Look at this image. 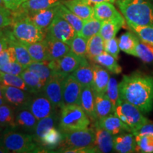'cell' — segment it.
Here are the masks:
<instances>
[{
	"instance_id": "d6986e66",
	"label": "cell",
	"mask_w": 153,
	"mask_h": 153,
	"mask_svg": "<svg viewBox=\"0 0 153 153\" xmlns=\"http://www.w3.org/2000/svg\"><path fill=\"white\" fill-rule=\"evenodd\" d=\"M5 33L7 36L9 45L14 47L15 51H16V61L26 69L28 66V65L33 62V60H32L28 50L21 43V41H19L14 37L11 30L6 31Z\"/></svg>"
},
{
	"instance_id": "11a10c76",
	"label": "cell",
	"mask_w": 153,
	"mask_h": 153,
	"mask_svg": "<svg viewBox=\"0 0 153 153\" xmlns=\"http://www.w3.org/2000/svg\"><path fill=\"white\" fill-rule=\"evenodd\" d=\"M6 101L4 98V96L2 94H0V106L4 104H5Z\"/></svg>"
},
{
	"instance_id": "e0dca14e",
	"label": "cell",
	"mask_w": 153,
	"mask_h": 153,
	"mask_svg": "<svg viewBox=\"0 0 153 153\" xmlns=\"http://www.w3.org/2000/svg\"><path fill=\"white\" fill-rule=\"evenodd\" d=\"M100 127L116 135L124 133H132L130 128L115 114H110L96 121Z\"/></svg>"
},
{
	"instance_id": "603a6c76",
	"label": "cell",
	"mask_w": 153,
	"mask_h": 153,
	"mask_svg": "<svg viewBox=\"0 0 153 153\" xmlns=\"http://www.w3.org/2000/svg\"><path fill=\"white\" fill-rule=\"evenodd\" d=\"M93 7L94 18L103 22L123 17L116 9V7L113 5V3H99L94 5Z\"/></svg>"
},
{
	"instance_id": "816d5d0a",
	"label": "cell",
	"mask_w": 153,
	"mask_h": 153,
	"mask_svg": "<svg viewBox=\"0 0 153 153\" xmlns=\"http://www.w3.org/2000/svg\"><path fill=\"white\" fill-rule=\"evenodd\" d=\"M134 135H153V123L148 122L143 126H141L137 131L134 132Z\"/></svg>"
},
{
	"instance_id": "ac0fdd59",
	"label": "cell",
	"mask_w": 153,
	"mask_h": 153,
	"mask_svg": "<svg viewBox=\"0 0 153 153\" xmlns=\"http://www.w3.org/2000/svg\"><path fill=\"white\" fill-rule=\"evenodd\" d=\"M46 46L49 60H56L70 51L68 44L47 36L43 40Z\"/></svg>"
},
{
	"instance_id": "44dd1931",
	"label": "cell",
	"mask_w": 153,
	"mask_h": 153,
	"mask_svg": "<svg viewBox=\"0 0 153 153\" xmlns=\"http://www.w3.org/2000/svg\"><path fill=\"white\" fill-rule=\"evenodd\" d=\"M82 20L94 18V7L86 0H67L62 3Z\"/></svg>"
},
{
	"instance_id": "83f0119b",
	"label": "cell",
	"mask_w": 153,
	"mask_h": 153,
	"mask_svg": "<svg viewBox=\"0 0 153 153\" xmlns=\"http://www.w3.org/2000/svg\"><path fill=\"white\" fill-rule=\"evenodd\" d=\"M114 113V107L111 101L105 94L95 93V114L97 120Z\"/></svg>"
},
{
	"instance_id": "b9f144b4",
	"label": "cell",
	"mask_w": 153,
	"mask_h": 153,
	"mask_svg": "<svg viewBox=\"0 0 153 153\" xmlns=\"http://www.w3.org/2000/svg\"><path fill=\"white\" fill-rule=\"evenodd\" d=\"M136 141V152L143 153H153V135H134Z\"/></svg>"
},
{
	"instance_id": "7bdbcfd3",
	"label": "cell",
	"mask_w": 153,
	"mask_h": 153,
	"mask_svg": "<svg viewBox=\"0 0 153 153\" xmlns=\"http://www.w3.org/2000/svg\"><path fill=\"white\" fill-rule=\"evenodd\" d=\"M70 51L81 57L87 58V40L82 36L76 34L70 44Z\"/></svg>"
},
{
	"instance_id": "9a60e30c",
	"label": "cell",
	"mask_w": 153,
	"mask_h": 153,
	"mask_svg": "<svg viewBox=\"0 0 153 153\" xmlns=\"http://www.w3.org/2000/svg\"><path fill=\"white\" fill-rule=\"evenodd\" d=\"M16 129L19 128L26 133L33 134L38 119L27 106L18 108L15 117Z\"/></svg>"
},
{
	"instance_id": "6f0895ef",
	"label": "cell",
	"mask_w": 153,
	"mask_h": 153,
	"mask_svg": "<svg viewBox=\"0 0 153 153\" xmlns=\"http://www.w3.org/2000/svg\"><path fill=\"white\" fill-rule=\"evenodd\" d=\"M1 127H0V131H1Z\"/></svg>"
},
{
	"instance_id": "9c48e42d",
	"label": "cell",
	"mask_w": 153,
	"mask_h": 153,
	"mask_svg": "<svg viewBox=\"0 0 153 153\" xmlns=\"http://www.w3.org/2000/svg\"><path fill=\"white\" fill-rule=\"evenodd\" d=\"M66 76L54 72L52 77L45 83L43 92L55 108L61 109L65 106L62 95V82Z\"/></svg>"
},
{
	"instance_id": "7dc6e473",
	"label": "cell",
	"mask_w": 153,
	"mask_h": 153,
	"mask_svg": "<svg viewBox=\"0 0 153 153\" xmlns=\"http://www.w3.org/2000/svg\"><path fill=\"white\" fill-rule=\"evenodd\" d=\"M14 22L13 12L8 9H0V30L11 26Z\"/></svg>"
},
{
	"instance_id": "7402d4cb",
	"label": "cell",
	"mask_w": 153,
	"mask_h": 153,
	"mask_svg": "<svg viewBox=\"0 0 153 153\" xmlns=\"http://www.w3.org/2000/svg\"><path fill=\"white\" fill-rule=\"evenodd\" d=\"M136 141L133 133H124L114 135V150L119 153L136 152Z\"/></svg>"
},
{
	"instance_id": "30bf717a",
	"label": "cell",
	"mask_w": 153,
	"mask_h": 153,
	"mask_svg": "<svg viewBox=\"0 0 153 153\" xmlns=\"http://www.w3.org/2000/svg\"><path fill=\"white\" fill-rule=\"evenodd\" d=\"M27 107L38 120L50 116L57 109L43 92L34 94L27 104Z\"/></svg>"
},
{
	"instance_id": "836d02e7",
	"label": "cell",
	"mask_w": 153,
	"mask_h": 153,
	"mask_svg": "<svg viewBox=\"0 0 153 153\" xmlns=\"http://www.w3.org/2000/svg\"><path fill=\"white\" fill-rule=\"evenodd\" d=\"M118 41L120 51L128 55L135 56V49H136L137 42L139 41L138 36L137 37L132 32L128 31L122 34Z\"/></svg>"
},
{
	"instance_id": "c3c4849f",
	"label": "cell",
	"mask_w": 153,
	"mask_h": 153,
	"mask_svg": "<svg viewBox=\"0 0 153 153\" xmlns=\"http://www.w3.org/2000/svg\"><path fill=\"white\" fill-rule=\"evenodd\" d=\"M104 51L114 56L116 60L118 59L120 48L118 45V41L116 38H111L108 41H104Z\"/></svg>"
},
{
	"instance_id": "4316f807",
	"label": "cell",
	"mask_w": 153,
	"mask_h": 153,
	"mask_svg": "<svg viewBox=\"0 0 153 153\" xmlns=\"http://www.w3.org/2000/svg\"><path fill=\"white\" fill-rule=\"evenodd\" d=\"M76 81L82 87L92 86L93 82V68L90 65L87 58L82 61L80 65L72 73Z\"/></svg>"
},
{
	"instance_id": "f546056e",
	"label": "cell",
	"mask_w": 153,
	"mask_h": 153,
	"mask_svg": "<svg viewBox=\"0 0 153 153\" xmlns=\"http://www.w3.org/2000/svg\"><path fill=\"white\" fill-rule=\"evenodd\" d=\"M124 24H125L124 17L104 22L101 26L100 31H99V34L104 40V41H108V40L116 37V34L119 31L120 28L124 26Z\"/></svg>"
},
{
	"instance_id": "f1b7e54d",
	"label": "cell",
	"mask_w": 153,
	"mask_h": 153,
	"mask_svg": "<svg viewBox=\"0 0 153 153\" xmlns=\"http://www.w3.org/2000/svg\"><path fill=\"white\" fill-rule=\"evenodd\" d=\"M26 49L31 57L32 60L35 62H43L50 61L45 44L43 41L28 43V42H21Z\"/></svg>"
},
{
	"instance_id": "484cf974",
	"label": "cell",
	"mask_w": 153,
	"mask_h": 153,
	"mask_svg": "<svg viewBox=\"0 0 153 153\" xmlns=\"http://www.w3.org/2000/svg\"><path fill=\"white\" fill-rule=\"evenodd\" d=\"M67 0H26L19 10L14 12L29 14L62 4Z\"/></svg>"
},
{
	"instance_id": "8d00e7d4",
	"label": "cell",
	"mask_w": 153,
	"mask_h": 153,
	"mask_svg": "<svg viewBox=\"0 0 153 153\" xmlns=\"http://www.w3.org/2000/svg\"><path fill=\"white\" fill-rule=\"evenodd\" d=\"M104 51V40L100 34L92 36L87 40V58L92 60Z\"/></svg>"
},
{
	"instance_id": "f5cc1de1",
	"label": "cell",
	"mask_w": 153,
	"mask_h": 153,
	"mask_svg": "<svg viewBox=\"0 0 153 153\" xmlns=\"http://www.w3.org/2000/svg\"><path fill=\"white\" fill-rule=\"evenodd\" d=\"M2 30H0V53L9 46L7 36L5 32H3Z\"/></svg>"
},
{
	"instance_id": "e575fe53",
	"label": "cell",
	"mask_w": 153,
	"mask_h": 153,
	"mask_svg": "<svg viewBox=\"0 0 153 153\" xmlns=\"http://www.w3.org/2000/svg\"><path fill=\"white\" fill-rule=\"evenodd\" d=\"M93 61L104 67L111 73L116 74L121 73L122 68L118 63L117 60L106 51H104L101 54L96 57Z\"/></svg>"
},
{
	"instance_id": "cb8c5ba5",
	"label": "cell",
	"mask_w": 153,
	"mask_h": 153,
	"mask_svg": "<svg viewBox=\"0 0 153 153\" xmlns=\"http://www.w3.org/2000/svg\"><path fill=\"white\" fill-rule=\"evenodd\" d=\"M79 105L91 120L97 121L95 114V93L91 86L82 87Z\"/></svg>"
},
{
	"instance_id": "db71d44e",
	"label": "cell",
	"mask_w": 153,
	"mask_h": 153,
	"mask_svg": "<svg viewBox=\"0 0 153 153\" xmlns=\"http://www.w3.org/2000/svg\"><path fill=\"white\" fill-rule=\"evenodd\" d=\"M89 4H97L99 3H102V2H110V3H114L115 2L116 0H86Z\"/></svg>"
},
{
	"instance_id": "d4e9b609",
	"label": "cell",
	"mask_w": 153,
	"mask_h": 153,
	"mask_svg": "<svg viewBox=\"0 0 153 153\" xmlns=\"http://www.w3.org/2000/svg\"><path fill=\"white\" fill-rule=\"evenodd\" d=\"M57 122H59V116L57 114V111L47 117L38 120L33 135L38 145H40L43 137L48 133L50 130L55 127Z\"/></svg>"
},
{
	"instance_id": "ffe728a7",
	"label": "cell",
	"mask_w": 153,
	"mask_h": 153,
	"mask_svg": "<svg viewBox=\"0 0 153 153\" xmlns=\"http://www.w3.org/2000/svg\"><path fill=\"white\" fill-rule=\"evenodd\" d=\"M93 82L92 89L96 94H104L106 93L107 85L109 81L110 76L108 71L100 65H92Z\"/></svg>"
},
{
	"instance_id": "74e56055",
	"label": "cell",
	"mask_w": 153,
	"mask_h": 153,
	"mask_svg": "<svg viewBox=\"0 0 153 153\" xmlns=\"http://www.w3.org/2000/svg\"><path fill=\"white\" fill-rule=\"evenodd\" d=\"M49 62L50 61H43V62L33 61L28 65L26 69L35 72L45 83H46L54 74V71L50 66Z\"/></svg>"
},
{
	"instance_id": "4fadbf2b",
	"label": "cell",
	"mask_w": 153,
	"mask_h": 153,
	"mask_svg": "<svg viewBox=\"0 0 153 153\" xmlns=\"http://www.w3.org/2000/svg\"><path fill=\"white\" fill-rule=\"evenodd\" d=\"M82 89V86L72 74L67 76L62 82V95L65 105H79Z\"/></svg>"
},
{
	"instance_id": "bcb514c9",
	"label": "cell",
	"mask_w": 153,
	"mask_h": 153,
	"mask_svg": "<svg viewBox=\"0 0 153 153\" xmlns=\"http://www.w3.org/2000/svg\"><path fill=\"white\" fill-rule=\"evenodd\" d=\"M16 54L14 47L9 45L7 48L0 53V67L9 62H16Z\"/></svg>"
},
{
	"instance_id": "6da1fadb",
	"label": "cell",
	"mask_w": 153,
	"mask_h": 153,
	"mask_svg": "<svg viewBox=\"0 0 153 153\" xmlns=\"http://www.w3.org/2000/svg\"><path fill=\"white\" fill-rule=\"evenodd\" d=\"M120 99L131 103L143 114L153 109V77L140 72L124 75L119 83Z\"/></svg>"
},
{
	"instance_id": "681fc988",
	"label": "cell",
	"mask_w": 153,
	"mask_h": 153,
	"mask_svg": "<svg viewBox=\"0 0 153 153\" xmlns=\"http://www.w3.org/2000/svg\"><path fill=\"white\" fill-rule=\"evenodd\" d=\"M24 68L22 65L16 61V62H9L8 64H6L0 67V71L15 74V75H20L24 70Z\"/></svg>"
},
{
	"instance_id": "d590c367",
	"label": "cell",
	"mask_w": 153,
	"mask_h": 153,
	"mask_svg": "<svg viewBox=\"0 0 153 153\" xmlns=\"http://www.w3.org/2000/svg\"><path fill=\"white\" fill-rule=\"evenodd\" d=\"M57 14H60L65 20H66L69 24L71 25L74 29L75 30L76 33L79 34L82 27H83L85 21L80 19L76 14H74L72 11H70L63 4H59L58 9H57Z\"/></svg>"
},
{
	"instance_id": "3957f363",
	"label": "cell",
	"mask_w": 153,
	"mask_h": 153,
	"mask_svg": "<svg viewBox=\"0 0 153 153\" xmlns=\"http://www.w3.org/2000/svg\"><path fill=\"white\" fill-rule=\"evenodd\" d=\"M0 145L9 152H37L43 150L34 139L33 135L6 128L0 137Z\"/></svg>"
},
{
	"instance_id": "60d3db41",
	"label": "cell",
	"mask_w": 153,
	"mask_h": 153,
	"mask_svg": "<svg viewBox=\"0 0 153 153\" xmlns=\"http://www.w3.org/2000/svg\"><path fill=\"white\" fill-rule=\"evenodd\" d=\"M135 57H139L144 62L150 63L153 62V45L150 43L143 41L139 38L136 49Z\"/></svg>"
},
{
	"instance_id": "7a4b0ae2",
	"label": "cell",
	"mask_w": 153,
	"mask_h": 153,
	"mask_svg": "<svg viewBox=\"0 0 153 153\" xmlns=\"http://www.w3.org/2000/svg\"><path fill=\"white\" fill-rule=\"evenodd\" d=\"M128 25L153 26V4L149 0H118Z\"/></svg>"
},
{
	"instance_id": "52a82bcc",
	"label": "cell",
	"mask_w": 153,
	"mask_h": 153,
	"mask_svg": "<svg viewBox=\"0 0 153 153\" xmlns=\"http://www.w3.org/2000/svg\"><path fill=\"white\" fill-rule=\"evenodd\" d=\"M62 134L63 139L58 147L59 152H65L70 149L95 147V130L94 128H87L78 131L64 132Z\"/></svg>"
},
{
	"instance_id": "7c38bea8",
	"label": "cell",
	"mask_w": 153,
	"mask_h": 153,
	"mask_svg": "<svg viewBox=\"0 0 153 153\" xmlns=\"http://www.w3.org/2000/svg\"><path fill=\"white\" fill-rule=\"evenodd\" d=\"M1 91L6 103L17 108L27 106L32 97L31 93L11 86L1 85Z\"/></svg>"
},
{
	"instance_id": "d6a6232c",
	"label": "cell",
	"mask_w": 153,
	"mask_h": 153,
	"mask_svg": "<svg viewBox=\"0 0 153 153\" xmlns=\"http://www.w3.org/2000/svg\"><path fill=\"white\" fill-rule=\"evenodd\" d=\"M15 108L10 104H4L0 106V127L16 129Z\"/></svg>"
},
{
	"instance_id": "f6af8a7d",
	"label": "cell",
	"mask_w": 153,
	"mask_h": 153,
	"mask_svg": "<svg viewBox=\"0 0 153 153\" xmlns=\"http://www.w3.org/2000/svg\"><path fill=\"white\" fill-rule=\"evenodd\" d=\"M105 94L108 97V98L111 101L115 109V107L117 104L118 99H120L119 84L118 83V81L116 80V78L110 77Z\"/></svg>"
},
{
	"instance_id": "5b68a950",
	"label": "cell",
	"mask_w": 153,
	"mask_h": 153,
	"mask_svg": "<svg viewBox=\"0 0 153 153\" xmlns=\"http://www.w3.org/2000/svg\"><path fill=\"white\" fill-rule=\"evenodd\" d=\"M13 14L14 22L11 24V31L17 40L28 43L43 41L47 31L37 27L25 15L16 12H13Z\"/></svg>"
},
{
	"instance_id": "277c9868",
	"label": "cell",
	"mask_w": 153,
	"mask_h": 153,
	"mask_svg": "<svg viewBox=\"0 0 153 153\" xmlns=\"http://www.w3.org/2000/svg\"><path fill=\"white\" fill-rule=\"evenodd\" d=\"M59 129L64 132L78 131L89 128L91 119L80 105H65L59 115Z\"/></svg>"
},
{
	"instance_id": "9f6ffc18",
	"label": "cell",
	"mask_w": 153,
	"mask_h": 153,
	"mask_svg": "<svg viewBox=\"0 0 153 153\" xmlns=\"http://www.w3.org/2000/svg\"><path fill=\"white\" fill-rule=\"evenodd\" d=\"M0 9H7L2 0H0Z\"/></svg>"
},
{
	"instance_id": "8fae6325",
	"label": "cell",
	"mask_w": 153,
	"mask_h": 153,
	"mask_svg": "<svg viewBox=\"0 0 153 153\" xmlns=\"http://www.w3.org/2000/svg\"><path fill=\"white\" fill-rule=\"evenodd\" d=\"M85 59V57L77 56L70 51L58 60L50 61L49 65L53 71L67 76L72 74Z\"/></svg>"
},
{
	"instance_id": "ba28073f",
	"label": "cell",
	"mask_w": 153,
	"mask_h": 153,
	"mask_svg": "<svg viewBox=\"0 0 153 153\" xmlns=\"http://www.w3.org/2000/svg\"><path fill=\"white\" fill-rule=\"evenodd\" d=\"M75 30L60 14H57L47 30V36L61 41L70 45L74 36Z\"/></svg>"
},
{
	"instance_id": "8992f818",
	"label": "cell",
	"mask_w": 153,
	"mask_h": 153,
	"mask_svg": "<svg viewBox=\"0 0 153 153\" xmlns=\"http://www.w3.org/2000/svg\"><path fill=\"white\" fill-rule=\"evenodd\" d=\"M114 114L128 126L133 133L150 121L137 107L121 99H118Z\"/></svg>"
},
{
	"instance_id": "ab89813d",
	"label": "cell",
	"mask_w": 153,
	"mask_h": 153,
	"mask_svg": "<svg viewBox=\"0 0 153 153\" xmlns=\"http://www.w3.org/2000/svg\"><path fill=\"white\" fill-rule=\"evenodd\" d=\"M102 24L103 22L98 20L94 17L89 20L85 21L83 27L79 35L82 36L87 40L89 39L92 36L99 33Z\"/></svg>"
},
{
	"instance_id": "4dcf8cb0",
	"label": "cell",
	"mask_w": 153,
	"mask_h": 153,
	"mask_svg": "<svg viewBox=\"0 0 153 153\" xmlns=\"http://www.w3.org/2000/svg\"><path fill=\"white\" fill-rule=\"evenodd\" d=\"M20 76L24 80L25 83L30 88V92L32 94H34L43 92L45 83L35 72L26 68L20 74Z\"/></svg>"
},
{
	"instance_id": "f35d334b",
	"label": "cell",
	"mask_w": 153,
	"mask_h": 153,
	"mask_svg": "<svg viewBox=\"0 0 153 153\" xmlns=\"http://www.w3.org/2000/svg\"><path fill=\"white\" fill-rule=\"evenodd\" d=\"M0 83L2 85L20 88L23 90L31 93L30 88L25 83L24 80L20 75H15L0 71Z\"/></svg>"
},
{
	"instance_id": "5bb4252c",
	"label": "cell",
	"mask_w": 153,
	"mask_h": 153,
	"mask_svg": "<svg viewBox=\"0 0 153 153\" xmlns=\"http://www.w3.org/2000/svg\"><path fill=\"white\" fill-rule=\"evenodd\" d=\"M58 6L59 5L54 6V7L41 9V10L34 11L29 14H21V13H18V14L25 15L37 27L47 31L50 25L51 24L55 16L57 14Z\"/></svg>"
},
{
	"instance_id": "2e32d148",
	"label": "cell",
	"mask_w": 153,
	"mask_h": 153,
	"mask_svg": "<svg viewBox=\"0 0 153 153\" xmlns=\"http://www.w3.org/2000/svg\"><path fill=\"white\" fill-rule=\"evenodd\" d=\"M94 146L97 152L102 153L111 152L114 150V135L108 131L100 127L95 122Z\"/></svg>"
},
{
	"instance_id": "1f68e13d",
	"label": "cell",
	"mask_w": 153,
	"mask_h": 153,
	"mask_svg": "<svg viewBox=\"0 0 153 153\" xmlns=\"http://www.w3.org/2000/svg\"><path fill=\"white\" fill-rule=\"evenodd\" d=\"M63 139V134L60 129L53 128L42 139L40 146L46 150H55L60 146Z\"/></svg>"
},
{
	"instance_id": "ee69618b",
	"label": "cell",
	"mask_w": 153,
	"mask_h": 153,
	"mask_svg": "<svg viewBox=\"0 0 153 153\" xmlns=\"http://www.w3.org/2000/svg\"><path fill=\"white\" fill-rule=\"evenodd\" d=\"M128 26L137 34L140 39L153 45V26H141L136 25H128Z\"/></svg>"
},
{
	"instance_id": "f907efd6",
	"label": "cell",
	"mask_w": 153,
	"mask_h": 153,
	"mask_svg": "<svg viewBox=\"0 0 153 153\" xmlns=\"http://www.w3.org/2000/svg\"><path fill=\"white\" fill-rule=\"evenodd\" d=\"M2 1L6 8L12 12H14L20 9V7L26 0H2Z\"/></svg>"
}]
</instances>
